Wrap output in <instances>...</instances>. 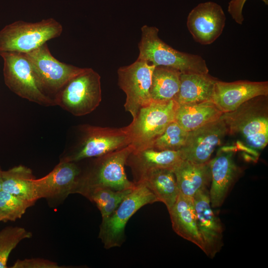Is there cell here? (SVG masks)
Wrapping results in <instances>:
<instances>
[{
	"label": "cell",
	"mask_w": 268,
	"mask_h": 268,
	"mask_svg": "<svg viewBox=\"0 0 268 268\" xmlns=\"http://www.w3.org/2000/svg\"><path fill=\"white\" fill-rule=\"evenodd\" d=\"M62 31L61 24L53 18L33 23L15 21L0 30V53H27L58 37Z\"/></svg>",
	"instance_id": "obj_6"
},
{
	"label": "cell",
	"mask_w": 268,
	"mask_h": 268,
	"mask_svg": "<svg viewBox=\"0 0 268 268\" xmlns=\"http://www.w3.org/2000/svg\"><path fill=\"white\" fill-rule=\"evenodd\" d=\"M2 170L0 167V191L2 190Z\"/></svg>",
	"instance_id": "obj_32"
},
{
	"label": "cell",
	"mask_w": 268,
	"mask_h": 268,
	"mask_svg": "<svg viewBox=\"0 0 268 268\" xmlns=\"http://www.w3.org/2000/svg\"><path fill=\"white\" fill-rule=\"evenodd\" d=\"M179 193L194 197L200 190L206 189L211 181L209 161L196 164L182 160L173 170Z\"/></svg>",
	"instance_id": "obj_20"
},
{
	"label": "cell",
	"mask_w": 268,
	"mask_h": 268,
	"mask_svg": "<svg viewBox=\"0 0 268 268\" xmlns=\"http://www.w3.org/2000/svg\"><path fill=\"white\" fill-rule=\"evenodd\" d=\"M223 113L211 101L179 104L175 121L187 132L218 120Z\"/></svg>",
	"instance_id": "obj_22"
},
{
	"label": "cell",
	"mask_w": 268,
	"mask_h": 268,
	"mask_svg": "<svg viewBox=\"0 0 268 268\" xmlns=\"http://www.w3.org/2000/svg\"><path fill=\"white\" fill-rule=\"evenodd\" d=\"M77 148L60 160L76 162L84 159L99 157L130 144L125 127L111 128L86 125Z\"/></svg>",
	"instance_id": "obj_11"
},
{
	"label": "cell",
	"mask_w": 268,
	"mask_h": 268,
	"mask_svg": "<svg viewBox=\"0 0 268 268\" xmlns=\"http://www.w3.org/2000/svg\"><path fill=\"white\" fill-rule=\"evenodd\" d=\"M144 184L165 204L169 211L174 204L179 195L176 178L173 171L166 168H155L148 171L136 183Z\"/></svg>",
	"instance_id": "obj_23"
},
{
	"label": "cell",
	"mask_w": 268,
	"mask_h": 268,
	"mask_svg": "<svg viewBox=\"0 0 268 268\" xmlns=\"http://www.w3.org/2000/svg\"><path fill=\"white\" fill-rule=\"evenodd\" d=\"M188 133L174 121L154 141L151 148L159 150H179L185 145Z\"/></svg>",
	"instance_id": "obj_28"
},
{
	"label": "cell",
	"mask_w": 268,
	"mask_h": 268,
	"mask_svg": "<svg viewBox=\"0 0 268 268\" xmlns=\"http://www.w3.org/2000/svg\"><path fill=\"white\" fill-rule=\"evenodd\" d=\"M25 54L39 85L50 97L49 94H54V97L69 80L83 68L56 59L51 54L47 43Z\"/></svg>",
	"instance_id": "obj_10"
},
{
	"label": "cell",
	"mask_w": 268,
	"mask_h": 268,
	"mask_svg": "<svg viewBox=\"0 0 268 268\" xmlns=\"http://www.w3.org/2000/svg\"><path fill=\"white\" fill-rule=\"evenodd\" d=\"M179 104L174 100H152L141 108L131 123L125 127L134 151L151 148L154 141L167 126L175 121Z\"/></svg>",
	"instance_id": "obj_4"
},
{
	"label": "cell",
	"mask_w": 268,
	"mask_h": 268,
	"mask_svg": "<svg viewBox=\"0 0 268 268\" xmlns=\"http://www.w3.org/2000/svg\"><path fill=\"white\" fill-rule=\"evenodd\" d=\"M159 201L143 183L135 184L132 192L108 217L102 219L99 238L106 249L120 247L125 240V229L131 217L140 208Z\"/></svg>",
	"instance_id": "obj_7"
},
{
	"label": "cell",
	"mask_w": 268,
	"mask_h": 268,
	"mask_svg": "<svg viewBox=\"0 0 268 268\" xmlns=\"http://www.w3.org/2000/svg\"><path fill=\"white\" fill-rule=\"evenodd\" d=\"M81 173L76 162L60 160L45 176L34 179L37 199H45L51 207L59 206L69 195L74 194Z\"/></svg>",
	"instance_id": "obj_12"
},
{
	"label": "cell",
	"mask_w": 268,
	"mask_h": 268,
	"mask_svg": "<svg viewBox=\"0 0 268 268\" xmlns=\"http://www.w3.org/2000/svg\"><path fill=\"white\" fill-rule=\"evenodd\" d=\"M183 160L179 150H159L148 148L133 151L126 165L132 171L134 182L137 183L148 171L155 168L173 169Z\"/></svg>",
	"instance_id": "obj_18"
},
{
	"label": "cell",
	"mask_w": 268,
	"mask_h": 268,
	"mask_svg": "<svg viewBox=\"0 0 268 268\" xmlns=\"http://www.w3.org/2000/svg\"><path fill=\"white\" fill-rule=\"evenodd\" d=\"M181 73L171 67H155L150 88L152 100L167 101L174 100L180 88Z\"/></svg>",
	"instance_id": "obj_25"
},
{
	"label": "cell",
	"mask_w": 268,
	"mask_h": 268,
	"mask_svg": "<svg viewBox=\"0 0 268 268\" xmlns=\"http://www.w3.org/2000/svg\"><path fill=\"white\" fill-rule=\"evenodd\" d=\"M133 189L117 191L110 200L99 209L101 214L102 219H105L109 216L115 210L123 199L132 192Z\"/></svg>",
	"instance_id": "obj_30"
},
{
	"label": "cell",
	"mask_w": 268,
	"mask_h": 268,
	"mask_svg": "<svg viewBox=\"0 0 268 268\" xmlns=\"http://www.w3.org/2000/svg\"><path fill=\"white\" fill-rule=\"evenodd\" d=\"M226 16L221 6L213 1L201 2L189 13L187 26L194 40L203 45L213 43L222 33Z\"/></svg>",
	"instance_id": "obj_13"
},
{
	"label": "cell",
	"mask_w": 268,
	"mask_h": 268,
	"mask_svg": "<svg viewBox=\"0 0 268 268\" xmlns=\"http://www.w3.org/2000/svg\"><path fill=\"white\" fill-rule=\"evenodd\" d=\"M11 268H63L58 263L42 258L25 259L17 260Z\"/></svg>",
	"instance_id": "obj_29"
},
{
	"label": "cell",
	"mask_w": 268,
	"mask_h": 268,
	"mask_svg": "<svg viewBox=\"0 0 268 268\" xmlns=\"http://www.w3.org/2000/svg\"><path fill=\"white\" fill-rule=\"evenodd\" d=\"M226 134L227 128L221 117L189 132L185 144L180 149L183 160L196 164L208 162L214 149Z\"/></svg>",
	"instance_id": "obj_14"
},
{
	"label": "cell",
	"mask_w": 268,
	"mask_h": 268,
	"mask_svg": "<svg viewBox=\"0 0 268 268\" xmlns=\"http://www.w3.org/2000/svg\"><path fill=\"white\" fill-rule=\"evenodd\" d=\"M211 185L209 192L212 207H220L233 183L238 169L233 158L232 150H220L209 161Z\"/></svg>",
	"instance_id": "obj_17"
},
{
	"label": "cell",
	"mask_w": 268,
	"mask_h": 268,
	"mask_svg": "<svg viewBox=\"0 0 268 268\" xmlns=\"http://www.w3.org/2000/svg\"><path fill=\"white\" fill-rule=\"evenodd\" d=\"M141 31L137 59L144 60L155 67H171L181 73H208L206 62L202 57L173 49L159 38V29L156 27L145 25L141 27Z\"/></svg>",
	"instance_id": "obj_2"
},
{
	"label": "cell",
	"mask_w": 268,
	"mask_h": 268,
	"mask_svg": "<svg viewBox=\"0 0 268 268\" xmlns=\"http://www.w3.org/2000/svg\"><path fill=\"white\" fill-rule=\"evenodd\" d=\"M197 225L202 239L204 252L211 258L223 246L221 223L213 212L207 189L200 190L193 197Z\"/></svg>",
	"instance_id": "obj_16"
},
{
	"label": "cell",
	"mask_w": 268,
	"mask_h": 268,
	"mask_svg": "<svg viewBox=\"0 0 268 268\" xmlns=\"http://www.w3.org/2000/svg\"><path fill=\"white\" fill-rule=\"evenodd\" d=\"M230 134L239 138L247 147L263 149L268 143V96L254 97L234 111L221 116Z\"/></svg>",
	"instance_id": "obj_1"
},
{
	"label": "cell",
	"mask_w": 268,
	"mask_h": 268,
	"mask_svg": "<svg viewBox=\"0 0 268 268\" xmlns=\"http://www.w3.org/2000/svg\"><path fill=\"white\" fill-rule=\"evenodd\" d=\"M134 150L130 144L97 157L88 171L81 173L74 194L84 196L88 192L98 188L114 191L134 188L135 184L129 180L125 171L127 159Z\"/></svg>",
	"instance_id": "obj_3"
},
{
	"label": "cell",
	"mask_w": 268,
	"mask_h": 268,
	"mask_svg": "<svg viewBox=\"0 0 268 268\" xmlns=\"http://www.w3.org/2000/svg\"><path fill=\"white\" fill-rule=\"evenodd\" d=\"M263 95L268 96V81L239 80L228 82L217 80L211 101L224 113L233 111L247 101Z\"/></svg>",
	"instance_id": "obj_15"
},
{
	"label": "cell",
	"mask_w": 268,
	"mask_h": 268,
	"mask_svg": "<svg viewBox=\"0 0 268 268\" xmlns=\"http://www.w3.org/2000/svg\"><path fill=\"white\" fill-rule=\"evenodd\" d=\"M32 170L18 165L2 172V190L21 199L35 202V193Z\"/></svg>",
	"instance_id": "obj_24"
},
{
	"label": "cell",
	"mask_w": 268,
	"mask_h": 268,
	"mask_svg": "<svg viewBox=\"0 0 268 268\" xmlns=\"http://www.w3.org/2000/svg\"><path fill=\"white\" fill-rule=\"evenodd\" d=\"M154 65L139 59L117 71L118 85L126 95L124 108L134 119L139 110L149 104Z\"/></svg>",
	"instance_id": "obj_9"
},
{
	"label": "cell",
	"mask_w": 268,
	"mask_h": 268,
	"mask_svg": "<svg viewBox=\"0 0 268 268\" xmlns=\"http://www.w3.org/2000/svg\"><path fill=\"white\" fill-rule=\"evenodd\" d=\"M247 0H231L228 6V12L233 19L238 24L242 25L244 21L242 10Z\"/></svg>",
	"instance_id": "obj_31"
},
{
	"label": "cell",
	"mask_w": 268,
	"mask_h": 268,
	"mask_svg": "<svg viewBox=\"0 0 268 268\" xmlns=\"http://www.w3.org/2000/svg\"><path fill=\"white\" fill-rule=\"evenodd\" d=\"M5 84L15 94L29 101L44 106H55L54 100L47 95L39 85L26 54L1 52Z\"/></svg>",
	"instance_id": "obj_8"
},
{
	"label": "cell",
	"mask_w": 268,
	"mask_h": 268,
	"mask_svg": "<svg viewBox=\"0 0 268 268\" xmlns=\"http://www.w3.org/2000/svg\"><path fill=\"white\" fill-rule=\"evenodd\" d=\"M168 212L173 230L204 252L203 242L197 225L193 198L179 193L174 204Z\"/></svg>",
	"instance_id": "obj_19"
},
{
	"label": "cell",
	"mask_w": 268,
	"mask_h": 268,
	"mask_svg": "<svg viewBox=\"0 0 268 268\" xmlns=\"http://www.w3.org/2000/svg\"><path fill=\"white\" fill-rule=\"evenodd\" d=\"M100 75L91 68H83L55 95L54 101L75 116L93 111L102 100Z\"/></svg>",
	"instance_id": "obj_5"
},
{
	"label": "cell",
	"mask_w": 268,
	"mask_h": 268,
	"mask_svg": "<svg viewBox=\"0 0 268 268\" xmlns=\"http://www.w3.org/2000/svg\"><path fill=\"white\" fill-rule=\"evenodd\" d=\"M31 232L19 226H7L0 231V268H6L11 251L22 240L29 239Z\"/></svg>",
	"instance_id": "obj_26"
},
{
	"label": "cell",
	"mask_w": 268,
	"mask_h": 268,
	"mask_svg": "<svg viewBox=\"0 0 268 268\" xmlns=\"http://www.w3.org/2000/svg\"><path fill=\"white\" fill-rule=\"evenodd\" d=\"M179 90L174 99L179 104L211 100L217 79L207 73H181Z\"/></svg>",
	"instance_id": "obj_21"
},
{
	"label": "cell",
	"mask_w": 268,
	"mask_h": 268,
	"mask_svg": "<svg viewBox=\"0 0 268 268\" xmlns=\"http://www.w3.org/2000/svg\"><path fill=\"white\" fill-rule=\"evenodd\" d=\"M34 203V202L0 191V221H15L20 218L26 210Z\"/></svg>",
	"instance_id": "obj_27"
}]
</instances>
